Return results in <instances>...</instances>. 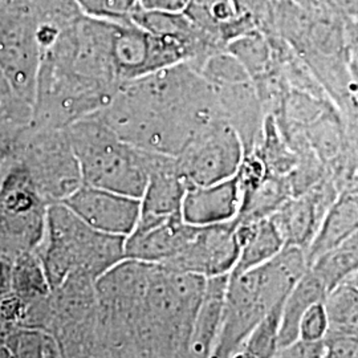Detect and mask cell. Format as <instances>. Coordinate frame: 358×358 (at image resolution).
Wrapping results in <instances>:
<instances>
[{"label":"cell","instance_id":"obj_1","mask_svg":"<svg viewBox=\"0 0 358 358\" xmlns=\"http://www.w3.org/2000/svg\"><path fill=\"white\" fill-rule=\"evenodd\" d=\"M206 279L150 263L137 321L138 357H189Z\"/></svg>","mask_w":358,"mask_h":358},{"label":"cell","instance_id":"obj_2","mask_svg":"<svg viewBox=\"0 0 358 358\" xmlns=\"http://www.w3.org/2000/svg\"><path fill=\"white\" fill-rule=\"evenodd\" d=\"M309 268L306 250L285 245L267 263L229 275L223 321L213 357H238L250 333Z\"/></svg>","mask_w":358,"mask_h":358},{"label":"cell","instance_id":"obj_3","mask_svg":"<svg viewBox=\"0 0 358 358\" xmlns=\"http://www.w3.org/2000/svg\"><path fill=\"white\" fill-rule=\"evenodd\" d=\"M84 185L141 199L155 153L124 141L94 115L66 128Z\"/></svg>","mask_w":358,"mask_h":358},{"label":"cell","instance_id":"obj_4","mask_svg":"<svg viewBox=\"0 0 358 358\" xmlns=\"http://www.w3.org/2000/svg\"><path fill=\"white\" fill-rule=\"evenodd\" d=\"M125 241L94 230L63 203L48 206L41 266L51 291L76 273L97 280L125 259Z\"/></svg>","mask_w":358,"mask_h":358},{"label":"cell","instance_id":"obj_5","mask_svg":"<svg viewBox=\"0 0 358 358\" xmlns=\"http://www.w3.org/2000/svg\"><path fill=\"white\" fill-rule=\"evenodd\" d=\"M150 263L124 259L96 280L94 357H138L137 321Z\"/></svg>","mask_w":358,"mask_h":358},{"label":"cell","instance_id":"obj_6","mask_svg":"<svg viewBox=\"0 0 358 358\" xmlns=\"http://www.w3.org/2000/svg\"><path fill=\"white\" fill-rule=\"evenodd\" d=\"M44 331L59 344L62 357H94L97 332L96 280L76 273L52 289Z\"/></svg>","mask_w":358,"mask_h":358},{"label":"cell","instance_id":"obj_7","mask_svg":"<svg viewBox=\"0 0 358 358\" xmlns=\"http://www.w3.org/2000/svg\"><path fill=\"white\" fill-rule=\"evenodd\" d=\"M243 143L227 121L206 129L177 155L179 173L189 185H211L234 177L243 159Z\"/></svg>","mask_w":358,"mask_h":358},{"label":"cell","instance_id":"obj_8","mask_svg":"<svg viewBox=\"0 0 358 358\" xmlns=\"http://www.w3.org/2000/svg\"><path fill=\"white\" fill-rule=\"evenodd\" d=\"M239 251L241 244L234 220L210 226L189 224L178 252L161 266L177 272L213 278L230 273Z\"/></svg>","mask_w":358,"mask_h":358},{"label":"cell","instance_id":"obj_9","mask_svg":"<svg viewBox=\"0 0 358 358\" xmlns=\"http://www.w3.org/2000/svg\"><path fill=\"white\" fill-rule=\"evenodd\" d=\"M35 159V187L44 202L60 203L83 185L80 166L66 128L41 127Z\"/></svg>","mask_w":358,"mask_h":358},{"label":"cell","instance_id":"obj_10","mask_svg":"<svg viewBox=\"0 0 358 358\" xmlns=\"http://www.w3.org/2000/svg\"><path fill=\"white\" fill-rule=\"evenodd\" d=\"M60 203L94 230L125 238L134 231L141 215L140 198L84 183Z\"/></svg>","mask_w":358,"mask_h":358},{"label":"cell","instance_id":"obj_11","mask_svg":"<svg viewBox=\"0 0 358 358\" xmlns=\"http://www.w3.org/2000/svg\"><path fill=\"white\" fill-rule=\"evenodd\" d=\"M338 194L331 176L327 174L307 192L288 198L269 217L282 235L284 244L307 251Z\"/></svg>","mask_w":358,"mask_h":358},{"label":"cell","instance_id":"obj_12","mask_svg":"<svg viewBox=\"0 0 358 358\" xmlns=\"http://www.w3.org/2000/svg\"><path fill=\"white\" fill-rule=\"evenodd\" d=\"M187 183L179 173L177 158L155 153L146 189L141 196V215L136 227H149L167 217L180 215Z\"/></svg>","mask_w":358,"mask_h":358},{"label":"cell","instance_id":"obj_13","mask_svg":"<svg viewBox=\"0 0 358 358\" xmlns=\"http://www.w3.org/2000/svg\"><path fill=\"white\" fill-rule=\"evenodd\" d=\"M242 205L236 174L211 185H189L180 207L183 222L210 226L234 220Z\"/></svg>","mask_w":358,"mask_h":358},{"label":"cell","instance_id":"obj_14","mask_svg":"<svg viewBox=\"0 0 358 358\" xmlns=\"http://www.w3.org/2000/svg\"><path fill=\"white\" fill-rule=\"evenodd\" d=\"M183 13L223 50L235 38L257 31L250 17L239 13L235 0H189Z\"/></svg>","mask_w":358,"mask_h":358},{"label":"cell","instance_id":"obj_15","mask_svg":"<svg viewBox=\"0 0 358 358\" xmlns=\"http://www.w3.org/2000/svg\"><path fill=\"white\" fill-rule=\"evenodd\" d=\"M229 275L206 279L205 292L192 328L189 357H213L223 321Z\"/></svg>","mask_w":358,"mask_h":358},{"label":"cell","instance_id":"obj_16","mask_svg":"<svg viewBox=\"0 0 358 358\" xmlns=\"http://www.w3.org/2000/svg\"><path fill=\"white\" fill-rule=\"evenodd\" d=\"M356 234H358V192H340L328 208L320 229L306 251L308 264L310 266L324 252Z\"/></svg>","mask_w":358,"mask_h":358},{"label":"cell","instance_id":"obj_17","mask_svg":"<svg viewBox=\"0 0 358 358\" xmlns=\"http://www.w3.org/2000/svg\"><path fill=\"white\" fill-rule=\"evenodd\" d=\"M235 226L241 251L230 275H239L267 263L285 247L282 235L269 217L243 224L235 223Z\"/></svg>","mask_w":358,"mask_h":358},{"label":"cell","instance_id":"obj_18","mask_svg":"<svg viewBox=\"0 0 358 358\" xmlns=\"http://www.w3.org/2000/svg\"><path fill=\"white\" fill-rule=\"evenodd\" d=\"M327 294L320 279L308 268L284 300L278 350L292 344L300 337V322L306 312L312 306L322 303Z\"/></svg>","mask_w":358,"mask_h":358},{"label":"cell","instance_id":"obj_19","mask_svg":"<svg viewBox=\"0 0 358 358\" xmlns=\"http://www.w3.org/2000/svg\"><path fill=\"white\" fill-rule=\"evenodd\" d=\"M322 306L328 324L325 338L358 334V287L349 282L338 284L327 294Z\"/></svg>","mask_w":358,"mask_h":358},{"label":"cell","instance_id":"obj_20","mask_svg":"<svg viewBox=\"0 0 358 358\" xmlns=\"http://www.w3.org/2000/svg\"><path fill=\"white\" fill-rule=\"evenodd\" d=\"M309 269L320 279L327 292L346 282L358 271V234L319 256Z\"/></svg>","mask_w":358,"mask_h":358},{"label":"cell","instance_id":"obj_21","mask_svg":"<svg viewBox=\"0 0 358 358\" xmlns=\"http://www.w3.org/2000/svg\"><path fill=\"white\" fill-rule=\"evenodd\" d=\"M285 300V299H284ZM284 300L269 310L250 333L238 357H276Z\"/></svg>","mask_w":358,"mask_h":358},{"label":"cell","instance_id":"obj_22","mask_svg":"<svg viewBox=\"0 0 358 358\" xmlns=\"http://www.w3.org/2000/svg\"><path fill=\"white\" fill-rule=\"evenodd\" d=\"M83 15L93 19L129 23L141 10L138 0H75Z\"/></svg>","mask_w":358,"mask_h":358},{"label":"cell","instance_id":"obj_23","mask_svg":"<svg viewBox=\"0 0 358 358\" xmlns=\"http://www.w3.org/2000/svg\"><path fill=\"white\" fill-rule=\"evenodd\" d=\"M328 329L327 315L322 303H317L308 309L300 322V337L307 340H324Z\"/></svg>","mask_w":358,"mask_h":358},{"label":"cell","instance_id":"obj_24","mask_svg":"<svg viewBox=\"0 0 358 358\" xmlns=\"http://www.w3.org/2000/svg\"><path fill=\"white\" fill-rule=\"evenodd\" d=\"M276 357H327V344H325V340H307V338L299 337L292 344L279 349L276 353Z\"/></svg>","mask_w":358,"mask_h":358},{"label":"cell","instance_id":"obj_25","mask_svg":"<svg viewBox=\"0 0 358 358\" xmlns=\"http://www.w3.org/2000/svg\"><path fill=\"white\" fill-rule=\"evenodd\" d=\"M322 10L341 19L348 27L358 26V0H316Z\"/></svg>","mask_w":358,"mask_h":358},{"label":"cell","instance_id":"obj_26","mask_svg":"<svg viewBox=\"0 0 358 358\" xmlns=\"http://www.w3.org/2000/svg\"><path fill=\"white\" fill-rule=\"evenodd\" d=\"M327 357L358 358V334L325 338Z\"/></svg>","mask_w":358,"mask_h":358},{"label":"cell","instance_id":"obj_27","mask_svg":"<svg viewBox=\"0 0 358 358\" xmlns=\"http://www.w3.org/2000/svg\"><path fill=\"white\" fill-rule=\"evenodd\" d=\"M143 10L165 11V13H183L189 0H138Z\"/></svg>","mask_w":358,"mask_h":358},{"label":"cell","instance_id":"obj_28","mask_svg":"<svg viewBox=\"0 0 358 358\" xmlns=\"http://www.w3.org/2000/svg\"><path fill=\"white\" fill-rule=\"evenodd\" d=\"M350 64L358 85V36L350 38Z\"/></svg>","mask_w":358,"mask_h":358},{"label":"cell","instance_id":"obj_29","mask_svg":"<svg viewBox=\"0 0 358 358\" xmlns=\"http://www.w3.org/2000/svg\"><path fill=\"white\" fill-rule=\"evenodd\" d=\"M346 282H352V284H355L356 287H358V271L356 273H353Z\"/></svg>","mask_w":358,"mask_h":358},{"label":"cell","instance_id":"obj_30","mask_svg":"<svg viewBox=\"0 0 358 358\" xmlns=\"http://www.w3.org/2000/svg\"><path fill=\"white\" fill-rule=\"evenodd\" d=\"M294 1H297V3H300V4H304V6H312V4H316V3H317L316 0H294Z\"/></svg>","mask_w":358,"mask_h":358},{"label":"cell","instance_id":"obj_31","mask_svg":"<svg viewBox=\"0 0 358 358\" xmlns=\"http://www.w3.org/2000/svg\"><path fill=\"white\" fill-rule=\"evenodd\" d=\"M348 127L353 130V133L356 134V137H357L358 140V121L355 124V125H348Z\"/></svg>","mask_w":358,"mask_h":358},{"label":"cell","instance_id":"obj_32","mask_svg":"<svg viewBox=\"0 0 358 358\" xmlns=\"http://www.w3.org/2000/svg\"><path fill=\"white\" fill-rule=\"evenodd\" d=\"M357 138V137H356ZM358 141V140H357ZM353 192H358V176H357V180H356V185H355V189H353Z\"/></svg>","mask_w":358,"mask_h":358}]
</instances>
